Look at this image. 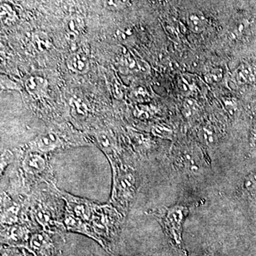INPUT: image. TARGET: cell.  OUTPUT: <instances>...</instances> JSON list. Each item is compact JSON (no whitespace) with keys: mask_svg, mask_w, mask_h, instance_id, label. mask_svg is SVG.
<instances>
[{"mask_svg":"<svg viewBox=\"0 0 256 256\" xmlns=\"http://www.w3.org/2000/svg\"><path fill=\"white\" fill-rule=\"evenodd\" d=\"M26 90L32 95H38L46 90L47 82L46 79L38 76H32L25 82Z\"/></svg>","mask_w":256,"mask_h":256,"instance_id":"obj_16","label":"cell"},{"mask_svg":"<svg viewBox=\"0 0 256 256\" xmlns=\"http://www.w3.org/2000/svg\"><path fill=\"white\" fill-rule=\"evenodd\" d=\"M56 256H64L60 252H57Z\"/></svg>","mask_w":256,"mask_h":256,"instance_id":"obj_34","label":"cell"},{"mask_svg":"<svg viewBox=\"0 0 256 256\" xmlns=\"http://www.w3.org/2000/svg\"><path fill=\"white\" fill-rule=\"evenodd\" d=\"M234 79L238 85L252 84L256 80V70L247 64H242L234 72Z\"/></svg>","mask_w":256,"mask_h":256,"instance_id":"obj_13","label":"cell"},{"mask_svg":"<svg viewBox=\"0 0 256 256\" xmlns=\"http://www.w3.org/2000/svg\"><path fill=\"white\" fill-rule=\"evenodd\" d=\"M16 18V12L11 5L5 4V3L2 4L1 18L3 22L9 24L10 23L14 22Z\"/></svg>","mask_w":256,"mask_h":256,"instance_id":"obj_23","label":"cell"},{"mask_svg":"<svg viewBox=\"0 0 256 256\" xmlns=\"http://www.w3.org/2000/svg\"><path fill=\"white\" fill-rule=\"evenodd\" d=\"M28 220L22 207L16 202L12 201L9 196L4 194L2 197V225H14L18 224H28Z\"/></svg>","mask_w":256,"mask_h":256,"instance_id":"obj_10","label":"cell"},{"mask_svg":"<svg viewBox=\"0 0 256 256\" xmlns=\"http://www.w3.org/2000/svg\"><path fill=\"white\" fill-rule=\"evenodd\" d=\"M122 215L111 204H96L92 220L89 222L95 240L110 252L111 246L117 238L122 224Z\"/></svg>","mask_w":256,"mask_h":256,"instance_id":"obj_2","label":"cell"},{"mask_svg":"<svg viewBox=\"0 0 256 256\" xmlns=\"http://www.w3.org/2000/svg\"><path fill=\"white\" fill-rule=\"evenodd\" d=\"M188 28L192 32L200 34L204 31L207 21L204 14L196 12L188 15Z\"/></svg>","mask_w":256,"mask_h":256,"instance_id":"obj_17","label":"cell"},{"mask_svg":"<svg viewBox=\"0 0 256 256\" xmlns=\"http://www.w3.org/2000/svg\"><path fill=\"white\" fill-rule=\"evenodd\" d=\"M188 210L183 206H174L166 210L162 218L163 226L169 238L175 245L181 248L182 245V227Z\"/></svg>","mask_w":256,"mask_h":256,"instance_id":"obj_5","label":"cell"},{"mask_svg":"<svg viewBox=\"0 0 256 256\" xmlns=\"http://www.w3.org/2000/svg\"><path fill=\"white\" fill-rule=\"evenodd\" d=\"M68 146V143L64 140L58 132L55 130H48L42 133L32 141L30 150L48 154L58 150L65 149Z\"/></svg>","mask_w":256,"mask_h":256,"instance_id":"obj_8","label":"cell"},{"mask_svg":"<svg viewBox=\"0 0 256 256\" xmlns=\"http://www.w3.org/2000/svg\"><path fill=\"white\" fill-rule=\"evenodd\" d=\"M64 223L66 230L82 234L95 240V236L92 233L90 225L84 220L74 216L72 214L64 212Z\"/></svg>","mask_w":256,"mask_h":256,"instance_id":"obj_11","label":"cell"},{"mask_svg":"<svg viewBox=\"0 0 256 256\" xmlns=\"http://www.w3.org/2000/svg\"><path fill=\"white\" fill-rule=\"evenodd\" d=\"M114 170V188L110 204L120 212H126L136 191L137 180L132 172L124 171L118 165L112 166Z\"/></svg>","mask_w":256,"mask_h":256,"instance_id":"obj_4","label":"cell"},{"mask_svg":"<svg viewBox=\"0 0 256 256\" xmlns=\"http://www.w3.org/2000/svg\"><path fill=\"white\" fill-rule=\"evenodd\" d=\"M249 28V22L246 20H242L236 24L228 32V38L232 41L240 40L245 35Z\"/></svg>","mask_w":256,"mask_h":256,"instance_id":"obj_20","label":"cell"},{"mask_svg":"<svg viewBox=\"0 0 256 256\" xmlns=\"http://www.w3.org/2000/svg\"><path fill=\"white\" fill-rule=\"evenodd\" d=\"M182 163L185 168H188L190 171L197 172L200 170V162L198 161V156L194 151H186L180 156Z\"/></svg>","mask_w":256,"mask_h":256,"instance_id":"obj_19","label":"cell"},{"mask_svg":"<svg viewBox=\"0 0 256 256\" xmlns=\"http://www.w3.org/2000/svg\"><path fill=\"white\" fill-rule=\"evenodd\" d=\"M105 4L111 11H120L130 6L132 0H105Z\"/></svg>","mask_w":256,"mask_h":256,"instance_id":"obj_24","label":"cell"},{"mask_svg":"<svg viewBox=\"0 0 256 256\" xmlns=\"http://www.w3.org/2000/svg\"><path fill=\"white\" fill-rule=\"evenodd\" d=\"M121 67L124 72L128 73H134V72L144 70L146 72V64L144 62L136 60L132 55L127 54L122 56L120 62Z\"/></svg>","mask_w":256,"mask_h":256,"instance_id":"obj_15","label":"cell"},{"mask_svg":"<svg viewBox=\"0 0 256 256\" xmlns=\"http://www.w3.org/2000/svg\"><path fill=\"white\" fill-rule=\"evenodd\" d=\"M14 160V156L10 152H4V154L2 156L1 160V173L2 174L3 172L5 170V168L8 166Z\"/></svg>","mask_w":256,"mask_h":256,"instance_id":"obj_29","label":"cell"},{"mask_svg":"<svg viewBox=\"0 0 256 256\" xmlns=\"http://www.w3.org/2000/svg\"><path fill=\"white\" fill-rule=\"evenodd\" d=\"M31 227V224H28L2 225V244L26 250L32 234Z\"/></svg>","mask_w":256,"mask_h":256,"instance_id":"obj_7","label":"cell"},{"mask_svg":"<svg viewBox=\"0 0 256 256\" xmlns=\"http://www.w3.org/2000/svg\"><path fill=\"white\" fill-rule=\"evenodd\" d=\"M66 64L68 70L76 74H86L90 69L88 58L84 54L78 52L69 55Z\"/></svg>","mask_w":256,"mask_h":256,"instance_id":"obj_12","label":"cell"},{"mask_svg":"<svg viewBox=\"0 0 256 256\" xmlns=\"http://www.w3.org/2000/svg\"><path fill=\"white\" fill-rule=\"evenodd\" d=\"M224 104H225V107L228 109H232L234 107H235V102H234L233 99H225L224 100Z\"/></svg>","mask_w":256,"mask_h":256,"instance_id":"obj_32","label":"cell"},{"mask_svg":"<svg viewBox=\"0 0 256 256\" xmlns=\"http://www.w3.org/2000/svg\"><path fill=\"white\" fill-rule=\"evenodd\" d=\"M64 28L68 34L78 36L84 28V22L79 16H69L64 21Z\"/></svg>","mask_w":256,"mask_h":256,"instance_id":"obj_18","label":"cell"},{"mask_svg":"<svg viewBox=\"0 0 256 256\" xmlns=\"http://www.w3.org/2000/svg\"><path fill=\"white\" fill-rule=\"evenodd\" d=\"M244 188L247 193L254 194L256 192V172L249 174L244 180Z\"/></svg>","mask_w":256,"mask_h":256,"instance_id":"obj_27","label":"cell"},{"mask_svg":"<svg viewBox=\"0 0 256 256\" xmlns=\"http://www.w3.org/2000/svg\"><path fill=\"white\" fill-rule=\"evenodd\" d=\"M152 132L156 137L164 138V139H172L173 134L171 128L164 124H156L152 128Z\"/></svg>","mask_w":256,"mask_h":256,"instance_id":"obj_25","label":"cell"},{"mask_svg":"<svg viewBox=\"0 0 256 256\" xmlns=\"http://www.w3.org/2000/svg\"><path fill=\"white\" fill-rule=\"evenodd\" d=\"M201 256H210V255H208V254H204V255H202Z\"/></svg>","mask_w":256,"mask_h":256,"instance_id":"obj_36","label":"cell"},{"mask_svg":"<svg viewBox=\"0 0 256 256\" xmlns=\"http://www.w3.org/2000/svg\"><path fill=\"white\" fill-rule=\"evenodd\" d=\"M23 256H26V252H25V249H23Z\"/></svg>","mask_w":256,"mask_h":256,"instance_id":"obj_35","label":"cell"},{"mask_svg":"<svg viewBox=\"0 0 256 256\" xmlns=\"http://www.w3.org/2000/svg\"><path fill=\"white\" fill-rule=\"evenodd\" d=\"M25 204L32 220L40 224L44 232L60 235L66 230L64 216H60L53 197L46 192L34 190L26 200Z\"/></svg>","mask_w":256,"mask_h":256,"instance_id":"obj_1","label":"cell"},{"mask_svg":"<svg viewBox=\"0 0 256 256\" xmlns=\"http://www.w3.org/2000/svg\"><path fill=\"white\" fill-rule=\"evenodd\" d=\"M112 92H114V97L117 99L122 98L124 97V94L121 92L120 88L118 82H114V88H112Z\"/></svg>","mask_w":256,"mask_h":256,"instance_id":"obj_31","label":"cell"},{"mask_svg":"<svg viewBox=\"0 0 256 256\" xmlns=\"http://www.w3.org/2000/svg\"><path fill=\"white\" fill-rule=\"evenodd\" d=\"M96 142L111 162L114 160V139L110 133L105 130L99 131L95 134Z\"/></svg>","mask_w":256,"mask_h":256,"instance_id":"obj_14","label":"cell"},{"mask_svg":"<svg viewBox=\"0 0 256 256\" xmlns=\"http://www.w3.org/2000/svg\"><path fill=\"white\" fill-rule=\"evenodd\" d=\"M202 138L208 144H214L218 140L216 128L212 124H206L202 128Z\"/></svg>","mask_w":256,"mask_h":256,"instance_id":"obj_21","label":"cell"},{"mask_svg":"<svg viewBox=\"0 0 256 256\" xmlns=\"http://www.w3.org/2000/svg\"><path fill=\"white\" fill-rule=\"evenodd\" d=\"M33 40L37 48L40 50H42V52L50 50V47L52 46L50 37L47 36L46 34L44 33V32H36L34 34Z\"/></svg>","mask_w":256,"mask_h":256,"instance_id":"obj_22","label":"cell"},{"mask_svg":"<svg viewBox=\"0 0 256 256\" xmlns=\"http://www.w3.org/2000/svg\"><path fill=\"white\" fill-rule=\"evenodd\" d=\"M20 162L21 174L28 183L32 184V183L37 184L38 182L47 184L54 183L53 172L46 154L30 150Z\"/></svg>","mask_w":256,"mask_h":256,"instance_id":"obj_3","label":"cell"},{"mask_svg":"<svg viewBox=\"0 0 256 256\" xmlns=\"http://www.w3.org/2000/svg\"><path fill=\"white\" fill-rule=\"evenodd\" d=\"M222 78H223V72L220 68L214 69L206 76L207 82H220Z\"/></svg>","mask_w":256,"mask_h":256,"instance_id":"obj_28","label":"cell"},{"mask_svg":"<svg viewBox=\"0 0 256 256\" xmlns=\"http://www.w3.org/2000/svg\"><path fill=\"white\" fill-rule=\"evenodd\" d=\"M1 256H23V250L22 254L16 248L9 247L1 249Z\"/></svg>","mask_w":256,"mask_h":256,"instance_id":"obj_30","label":"cell"},{"mask_svg":"<svg viewBox=\"0 0 256 256\" xmlns=\"http://www.w3.org/2000/svg\"><path fill=\"white\" fill-rule=\"evenodd\" d=\"M58 196L65 202V212L89 224L92 220L96 204L88 200L74 196L56 186Z\"/></svg>","mask_w":256,"mask_h":256,"instance_id":"obj_6","label":"cell"},{"mask_svg":"<svg viewBox=\"0 0 256 256\" xmlns=\"http://www.w3.org/2000/svg\"><path fill=\"white\" fill-rule=\"evenodd\" d=\"M143 256L139 255V256Z\"/></svg>","mask_w":256,"mask_h":256,"instance_id":"obj_37","label":"cell"},{"mask_svg":"<svg viewBox=\"0 0 256 256\" xmlns=\"http://www.w3.org/2000/svg\"><path fill=\"white\" fill-rule=\"evenodd\" d=\"M197 111L196 101L188 98L184 100L183 105V114L185 117H192Z\"/></svg>","mask_w":256,"mask_h":256,"instance_id":"obj_26","label":"cell"},{"mask_svg":"<svg viewBox=\"0 0 256 256\" xmlns=\"http://www.w3.org/2000/svg\"><path fill=\"white\" fill-rule=\"evenodd\" d=\"M256 141V122L252 126V137H250V142H255Z\"/></svg>","mask_w":256,"mask_h":256,"instance_id":"obj_33","label":"cell"},{"mask_svg":"<svg viewBox=\"0 0 256 256\" xmlns=\"http://www.w3.org/2000/svg\"><path fill=\"white\" fill-rule=\"evenodd\" d=\"M26 250L34 256H56L53 240L50 234L44 230L32 234Z\"/></svg>","mask_w":256,"mask_h":256,"instance_id":"obj_9","label":"cell"}]
</instances>
